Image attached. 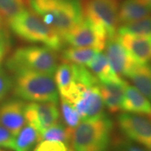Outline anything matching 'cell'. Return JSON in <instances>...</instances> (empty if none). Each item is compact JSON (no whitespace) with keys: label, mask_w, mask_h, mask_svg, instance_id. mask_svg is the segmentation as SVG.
Listing matches in <instances>:
<instances>
[{"label":"cell","mask_w":151,"mask_h":151,"mask_svg":"<svg viewBox=\"0 0 151 151\" xmlns=\"http://www.w3.org/2000/svg\"><path fill=\"white\" fill-rule=\"evenodd\" d=\"M28 1L32 10L62 39L83 19L81 0Z\"/></svg>","instance_id":"cell-1"},{"label":"cell","mask_w":151,"mask_h":151,"mask_svg":"<svg viewBox=\"0 0 151 151\" xmlns=\"http://www.w3.org/2000/svg\"><path fill=\"white\" fill-rule=\"evenodd\" d=\"M7 22L11 30L25 41L43 44L55 51L63 46V39L59 34L33 10L26 9Z\"/></svg>","instance_id":"cell-2"},{"label":"cell","mask_w":151,"mask_h":151,"mask_svg":"<svg viewBox=\"0 0 151 151\" xmlns=\"http://www.w3.org/2000/svg\"><path fill=\"white\" fill-rule=\"evenodd\" d=\"M113 123L105 113L95 119L81 120L73 130L72 151H107L112 140Z\"/></svg>","instance_id":"cell-3"},{"label":"cell","mask_w":151,"mask_h":151,"mask_svg":"<svg viewBox=\"0 0 151 151\" xmlns=\"http://www.w3.org/2000/svg\"><path fill=\"white\" fill-rule=\"evenodd\" d=\"M14 75L12 88L18 98L30 102L57 103L59 92L52 75L33 70H22Z\"/></svg>","instance_id":"cell-4"},{"label":"cell","mask_w":151,"mask_h":151,"mask_svg":"<svg viewBox=\"0 0 151 151\" xmlns=\"http://www.w3.org/2000/svg\"><path fill=\"white\" fill-rule=\"evenodd\" d=\"M6 65L13 74L33 70L53 75L57 67V55L47 46H24L14 51Z\"/></svg>","instance_id":"cell-5"},{"label":"cell","mask_w":151,"mask_h":151,"mask_svg":"<svg viewBox=\"0 0 151 151\" xmlns=\"http://www.w3.org/2000/svg\"><path fill=\"white\" fill-rule=\"evenodd\" d=\"M119 7L118 0H85L82 3L83 18L103 28L108 39L114 38L119 29Z\"/></svg>","instance_id":"cell-6"},{"label":"cell","mask_w":151,"mask_h":151,"mask_svg":"<svg viewBox=\"0 0 151 151\" xmlns=\"http://www.w3.org/2000/svg\"><path fill=\"white\" fill-rule=\"evenodd\" d=\"M71 46L93 49L101 52L105 48L108 36L103 28L84 19L63 38Z\"/></svg>","instance_id":"cell-7"},{"label":"cell","mask_w":151,"mask_h":151,"mask_svg":"<svg viewBox=\"0 0 151 151\" xmlns=\"http://www.w3.org/2000/svg\"><path fill=\"white\" fill-rule=\"evenodd\" d=\"M117 124L124 137L141 145L151 140V118L132 113H120Z\"/></svg>","instance_id":"cell-8"},{"label":"cell","mask_w":151,"mask_h":151,"mask_svg":"<svg viewBox=\"0 0 151 151\" xmlns=\"http://www.w3.org/2000/svg\"><path fill=\"white\" fill-rule=\"evenodd\" d=\"M56 104L53 102H31L26 104L24 108L26 123L41 134L59 122L60 112Z\"/></svg>","instance_id":"cell-9"},{"label":"cell","mask_w":151,"mask_h":151,"mask_svg":"<svg viewBox=\"0 0 151 151\" xmlns=\"http://www.w3.org/2000/svg\"><path fill=\"white\" fill-rule=\"evenodd\" d=\"M104 49L105 55L114 72L121 77H128L137 62L119 42L118 37L108 39Z\"/></svg>","instance_id":"cell-10"},{"label":"cell","mask_w":151,"mask_h":151,"mask_svg":"<svg viewBox=\"0 0 151 151\" xmlns=\"http://www.w3.org/2000/svg\"><path fill=\"white\" fill-rule=\"evenodd\" d=\"M26 103L22 99H10L0 104V125L14 136H16L26 124L24 108Z\"/></svg>","instance_id":"cell-11"},{"label":"cell","mask_w":151,"mask_h":151,"mask_svg":"<svg viewBox=\"0 0 151 151\" xmlns=\"http://www.w3.org/2000/svg\"><path fill=\"white\" fill-rule=\"evenodd\" d=\"M118 40L132 58L139 64L151 63V37L118 34Z\"/></svg>","instance_id":"cell-12"},{"label":"cell","mask_w":151,"mask_h":151,"mask_svg":"<svg viewBox=\"0 0 151 151\" xmlns=\"http://www.w3.org/2000/svg\"><path fill=\"white\" fill-rule=\"evenodd\" d=\"M128 85L123 78L115 81H98V86L104 106L112 113L121 110V103L124 95L125 88Z\"/></svg>","instance_id":"cell-13"},{"label":"cell","mask_w":151,"mask_h":151,"mask_svg":"<svg viewBox=\"0 0 151 151\" xmlns=\"http://www.w3.org/2000/svg\"><path fill=\"white\" fill-rule=\"evenodd\" d=\"M121 110L151 118V102L135 86L128 84L121 103Z\"/></svg>","instance_id":"cell-14"},{"label":"cell","mask_w":151,"mask_h":151,"mask_svg":"<svg viewBox=\"0 0 151 151\" xmlns=\"http://www.w3.org/2000/svg\"><path fill=\"white\" fill-rule=\"evenodd\" d=\"M151 15V9L144 0H124L119 7V23L123 25Z\"/></svg>","instance_id":"cell-15"},{"label":"cell","mask_w":151,"mask_h":151,"mask_svg":"<svg viewBox=\"0 0 151 151\" xmlns=\"http://www.w3.org/2000/svg\"><path fill=\"white\" fill-rule=\"evenodd\" d=\"M139 92L151 102V64L137 63L128 76Z\"/></svg>","instance_id":"cell-16"},{"label":"cell","mask_w":151,"mask_h":151,"mask_svg":"<svg viewBox=\"0 0 151 151\" xmlns=\"http://www.w3.org/2000/svg\"><path fill=\"white\" fill-rule=\"evenodd\" d=\"M86 66L100 81H115L122 78L114 72L107 56L101 52H98Z\"/></svg>","instance_id":"cell-17"},{"label":"cell","mask_w":151,"mask_h":151,"mask_svg":"<svg viewBox=\"0 0 151 151\" xmlns=\"http://www.w3.org/2000/svg\"><path fill=\"white\" fill-rule=\"evenodd\" d=\"M39 142V132L26 123L14 138V150L15 151H32Z\"/></svg>","instance_id":"cell-18"},{"label":"cell","mask_w":151,"mask_h":151,"mask_svg":"<svg viewBox=\"0 0 151 151\" xmlns=\"http://www.w3.org/2000/svg\"><path fill=\"white\" fill-rule=\"evenodd\" d=\"M97 53L98 51L93 49L70 46L64 49L61 55L65 62L86 66Z\"/></svg>","instance_id":"cell-19"},{"label":"cell","mask_w":151,"mask_h":151,"mask_svg":"<svg viewBox=\"0 0 151 151\" xmlns=\"http://www.w3.org/2000/svg\"><path fill=\"white\" fill-rule=\"evenodd\" d=\"M74 77L73 64L64 62L56 67L55 71V81L60 97H65L70 89Z\"/></svg>","instance_id":"cell-20"},{"label":"cell","mask_w":151,"mask_h":151,"mask_svg":"<svg viewBox=\"0 0 151 151\" xmlns=\"http://www.w3.org/2000/svg\"><path fill=\"white\" fill-rule=\"evenodd\" d=\"M72 134L73 130L67 128L64 124L57 122L56 124L40 134V141H60L65 143L67 145H70Z\"/></svg>","instance_id":"cell-21"},{"label":"cell","mask_w":151,"mask_h":151,"mask_svg":"<svg viewBox=\"0 0 151 151\" xmlns=\"http://www.w3.org/2000/svg\"><path fill=\"white\" fill-rule=\"evenodd\" d=\"M118 34H129L139 36L151 37V15L137 21L119 26Z\"/></svg>","instance_id":"cell-22"},{"label":"cell","mask_w":151,"mask_h":151,"mask_svg":"<svg viewBox=\"0 0 151 151\" xmlns=\"http://www.w3.org/2000/svg\"><path fill=\"white\" fill-rule=\"evenodd\" d=\"M27 0H0V14L5 21L26 9Z\"/></svg>","instance_id":"cell-23"},{"label":"cell","mask_w":151,"mask_h":151,"mask_svg":"<svg viewBox=\"0 0 151 151\" xmlns=\"http://www.w3.org/2000/svg\"><path fill=\"white\" fill-rule=\"evenodd\" d=\"M107 151H150L145 146L130 140L124 136L112 138Z\"/></svg>","instance_id":"cell-24"},{"label":"cell","mask_w":151,"mask_h":151,"mask_svg":"<svg viewBox=\"0 0 151 151\" xmlns=\"http://www.w3.org/2000/svg\"><path fill=\"white\" fill-rule=\"evenodd\" d=\"M60 108H61V114L63 124L67 128L74 130L76 127L81 122V117L78 114L77 111L67 100L61 97L60 100Z\"/></svg>","instance_id":"cell-25"},{"label":"cell","mask_w":151,"mask_h":151,"mask_svg":"<svg viewBox=\"0 0 151 151\" xmlns=\"http://www.w3.org/2000/svg\"><path fill=\"white\" fill-rule=\"evenodd\" d=\"M69 145L60 141L41 140L38 143L33 151H70Z\"/></svg>","instance_id":"cell-26"},{"label":"cell","mask_w":151,"mask_h":151,"mask_svg":"<svg viewBox=\"0 0 151 151\" xmlns=\"http://www.w3.org/2000/svg\"><path fill=\"white\" fill-rule=\"evenodd\" d=\"M13 87V81L8 73L0 67V102H2Z\"/></svg>","instance_id":"cell-27"},{"label":"cell","mask_w":151,"mask_h":151,"mask_svg":"<svg viewBox=\"0 0 151 151\" xmlns=\"http://www.w3.org/2000/svg\"><path fill=\"white\" fill-rule=\"evenodd\" d=\"M14 138L15 136L11 134L4 126L0 125V149H10L14 148Z\"/></svg>","instance_id":"cell-28"},{"label":"cell","mask_w":151,"mask_h":151,"mask_svg":"<svg viewBox=\"0 0 151 151\" xmlns=\"http://www.w3.org/2000/svg\"><path fill=\"white\" fill-rule=\"evenodd\" d=\"M9 51V40L6 34L0 29V63L5 59Z\"/></svg>","instance_id":"cell-29"},{"label":"cell","mask_w":151,"mask_h":151,"mask_svg":"<svg viewBox=\"0 0 151 151\" xmlns=\"http://www.w3.org/2000/svg\"><path fill=\"white\" fill-rule=\"evenodd\" d=\"M4 19L3 18V16L1 15V14H0V29H3L4 27Z\"/></svg>","instance_id":"cell-30"},{"label":"cell","mask_w":151,"mask_h":151,"mask_svg":"<svg viewBox=\"0 0 151 151\" xmlns=\"http://www.w3.org/2000/svg\"><path fill=\"white\" fill-rule=\"evenodd\" d=\"M145 147L146 149H148L149 150L151 151V140H150L148 143H146L145 145Z\"/></svg>","instance_id":"cell-31"},{"label":"cell","mask_w":151,"mask_h":151,"mask_svg":"<svg viewBox=\"0 0 151 151\" xmlns=\"http://www.w3.org/2000/svg\"><path fill=\"white\" fill-rule=\"evenodd\" d=\"M144 1L145 2V3L147 4H148V5L150 7V9H151V0H144Z\"/></svg>","instance_id":"cell-32"},{"label":"cell","mask_w":151,"mask_h":151,"mask_svg":"<svg viewBox=\"0 0 151 151\" xmlns=\"http://www.w3.org/2000/svg\"><path fill=\"white\" fill-rule=\"evenodd\" d=\"M0 151H7V150H0Z\"/></svg>","instance_id":"cell-33"}]
</instances>
